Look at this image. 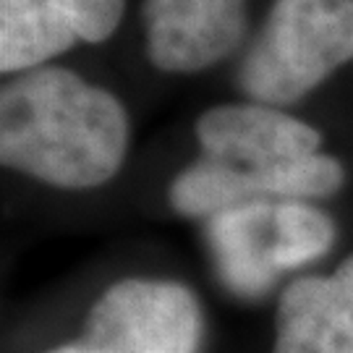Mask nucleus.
Segmentation results:
<instances>
[{"label":"nucleus","mask_w":353,"mask_h":353,"mask_svg":"<svg viewBox=\"0 0 353 353\" xmlns=\"http://www.w3.org/2000/svg\"><path fill=\"white\" fill-rule=\"evenodd\" d=\"M202 157L170 186L173 210L212 217L249 202L322 199L343 186V165L319 152V131L280 108L217 105L196 121Z\"/></svg>","instance_id":"1"},{"label":"nucleus","mask_w":353,"mask_h":353,"mask_svg":"<svg viewBox=\"0 0 353 353\" xmlns=\"http://www.w3.org/2000/svg\"><path fill=\"white\" fill-rule=\"evenodd\" d=\"M128 115L108 89L65 68L16 74L0 92V160L58 189H94L121 170Z\"/></svg>","instance_id":"2"},{"label":"nucleus","mask_w":353,"mask_h":353,"mask_svg":"<svg viewBox=\"0 0 353 353\" xmlns=\"http://www.w3.org/2000/svg\"><path fill=\"white\" fill-rule=\"evenodd\" d=\"M353 61V0H275L239 71L254 102H299Z\"/></svg>","instance_id":"3"},{"label":"nucleus","mask_w":353,"mask_h":353,"mask_svg":"<svg viewBox=\"0 0 353 353\" xmlns=\"http://www.w3.org/2000/svg\"><path fill=\"white\" fill-rule=\"evenodd\" d=\"M199 303L168 280H121L92 306L79 343L50 353H196Z\"/></svg>","instance_id":"4"},{"label":"nucleus","mask_w":353,"mask_h":353,"mask_svg":"<svg viewBox=\"0 0 353 353\" xmlns=\"http://www.w3.org/2000/svg\"><path fill=\"white\" fill-rule=\"evenodd\" d=\"M150 61L170 74L220 63L243 34V0H144Z\"/></svg>","instance_id":"5"},{"label":"nucleus","mask_w":353,"mask_h":353,"mask_svg":"<svg viewBox=\"0 0 353 353\" xmlns=\"http://www.w3.org/2000/svg\"><path fill=\"white\" fill-rule=\"evenodd\" d=\"M272 353H353V254L330 278L285 288Z\"/></svg>","instance_id":"6"},{"label":"nucleus","mask_w":353,"mask_h":353,"mask_svg":"<svg viewBox=\"0 0 353 353\" xmlns=\"http://www.w3.org/2000/svg\"><path fill=\"white\" fill-rule=\"evenodd\" d=\"M207 239L230 290L256 296L278 278V202H249L212 214Z\"/></svg>","instance_id":"7"},{"label":"nucleus","mask_w":353,"mask_h":353,"mask_svg":"<svg viewBox=\"0 0 353 353\" xmlns=\"http://www.w3.org/2000/svg\"><path fill=\"white\" fill-rule=\"evenodd\" d=\"M81 42L68 0H0V68L24 74Z\"/></svg>","instance_id":"8"},{"label":"nucleus","mask_w":353,"mask_h":353,"mask_svg":"<svg viewBox=\"0 0 353 353\" xmlns=\"http://www.w3.org/2000/svg\"><path fill=\"white\" fill-rule=\"evenodd\" d=\"M278 230L280 272L322 256L335 241L332 220L306 202H278Z\"/></svg>","instance_id":"9"}]
</instances>
